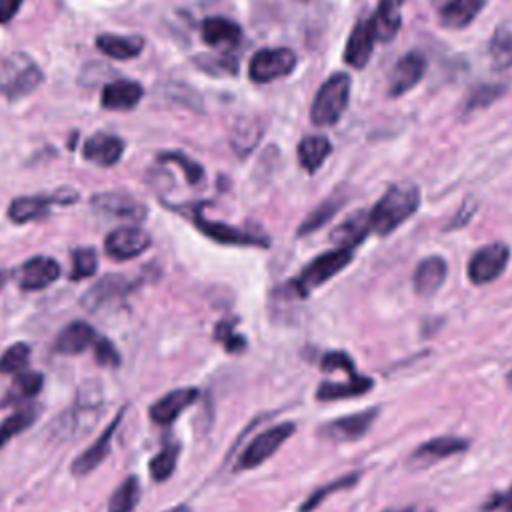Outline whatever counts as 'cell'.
<instances>
[{"instance_id": "obj_1", "label": "cell", "mask_w": 512, "mask_h": 512, "mask_svg": "<svg viewBox=\"0 0 512 512\" xmlns=\"http://www.w3.org/2000/svg\"><path fill=\"white\" fill-rule=\"evenodd\" d=\"M420 206V190L410 182L392 184L382 198L368 212L370 230L376 234H390L402 222H406Z\"/></svg>"}, {"instance_id": "obj_2", "label": "cell", "mask_w": 512, "mask_h": 512, "mask_svg": "<svg viewBox=\"0 0 512 512\" xmlns=\"http://www.w3.org/2000/svg\"><path fill=\"white\" fill-rule=\"evenodd\" d=\"M40 66L26 52L0 56V94L18 100L32 94L42 82Z\"/></svg>"}, {"instance_id": "obj_3", "label": "cell", "mask_w": 512, "mask_h": 512, "mask_svg": "<svg viewBox=\"0 0 512 512\" xmlns=\"http://www.w3.org/2000/svg\"><path fill=\"white\" fill-rule=\"evenodd\" d=\"M350 98V76L346 72L332 74L316 92L310 118L316 126H332L340 120Z\"/></svg>"}, {"instance_id": "obj_4", "label": "cell", "mask_w": 512, "mask_h": 512, "mask_svg": "<svg viewBox=\"0 0 512 512\" xmlns=\"http://www.w3.org/2000/svg\"><path fill=\"white\" fill-rule=\"evenodd\" d=\"M354 252L352 248H334L330 252H324L320 256H316L312 262H308L302 272L290 282V288L296 296L304 298L308 296L314 288L322 286L324 282H328L332 276H336L340 270H344L350 260H352Z\"/></svg>"}, {"instance_id": "obj_5", "label": "cell", "mask_w": 512, "mask_h": 512, "mask_svg": "<svg viewBox=\"0 0 512 512\" xmlns=\"http://www.w3.org/2000/svg\"><path fill=\"white\" fill-rule=\"evenodd\" d=\"M76 200H78V192L70 188H60L50 194L18 196L8 206V218L16 224H26L46 216L52 206H66V204H74Z\"/></svg>"}, {"instance_id": "obj_6", "label": "cell", "mask_w": 512, "mask_h": 512, "mask_svg": "<svg viewBox=\"0 0 512 512\" xmlns=\"http://www.w3.org/2000/svg\"><path fill=\"white\" fill-rule=\"evenodd\" d=\"M296 66V54L290 48H262L248 66V76L256 84H266L276 78L288 76Z\"/></svg>"}, {"instance_id": "obj_7", "label": "cell", "mask_w": 512, "mask_h": 512, "mask_svg": "<svg viewBox=\"0 0 512 512\" xmlns=\"http://www.w3.org/2000/svg\"><path fill=\"white\" fill-rule=\"evenodd\" d=\"M294 434V424L292 422H280L264 432H260L258 436H254L248 446L242 450L238 466L240 468H256L262 462H266L272 454H276V450Z\"/></svg>"}, {"instance_id": "obj_8", "label": "cell", "mask_w": 512, "mask_h": 512, "mask_svg": "<svg viewBox=\"0 0 512 512\" xmlns=\"http://www.w3.org/2000/svg\"><path fill=\"white\" fill-rule=\"evenodd\" d=\"M508 258H510V250L502 242H494L478 248L468 262L470 282L476 286L494 282L506 270Z\"/></svg>"}, {"instance_id": "obj_9", "label": "cell", "mask_w": 512, "mask_h": 512, "mask_svg": "<svg viewBox=\"0 0 512 512\" xmlns=\"http://www.w3.org/2000/svg\"><path fill=\"white\" fill-rule=\"evenodd\" d=\"M152 238L138 226H120L104 240V250L114 260H130L148 250Z\"/></svg>"}, {"instance_id": "obj_10", "label": "cell", "mask_w": 512, "mask_h": 512, "mask_svg": "<svg viewBox=\"0 0 512 512\" xmlns=\"http://www.w3.org/2000/svg\"><path fill=\"white\" fill-rule=\"evenodd\" d=\"M92 206L112 218H122L130 222H142L146 218V204L134 198L128 192L122 190H110V192H100L92 196Z\"/></svg>"}, {"instance_id": "obj_11", "label": "cell", "mask_w": 512, "mask_h": 512, "mask_svg": "<svg viewBox=\"0 0 512 512\" xmlns=\"http://www.w3.org/2000/svg\"><path fill=\"white\" fill-rule=\"evenodd\" d=\"M376 414H378V410L370 408V410H360V412H354V414L340 416V418L324 424L320 428V434L324 438L332 440V442H352V440H358V438H362L370 430V426L376 420Z\"/></svg>"}, {"instance_id": "obj_12", "label": "cell", "mask_w": 512, "mask_h": 512, "mask_svg": "<svg viewBox=\"0 0 512 512\" xmlns=\"http://www.w3.org/2000/svg\"><path fill=\"white\" fill-rule=\"evenodd\" d=\"M122 414H124V410H120V412L112 418V422L104 428V432H102L84 452H80V454L72 460L70 472H72L74 476H86V474H90L92 470H96V468L104 462V458L110 454L112 438H114V432H116L118 424L122 422Z\"/></svg>"}, {"instance_id": "obj_13", "label": "cell", "mask_w": 512, "mask_h": 512, "mask_svg": "<svg viewBox=\"0 0 512 512\" xmlns=\"http://www.w3.org/2000/svg\"><path fill=\"white\" fill-rule=\"evenodd\" d=\"M426 72V58L420 52H406L390 70L388 94L400 96L414 88Z\"/></svg>"}, {"instance_id": "obj_14", "label": "cell", "mask_w": 512, "mask_h": 512, "mask_svg": "<svg viewBox=\"0 0 512 512\" xmlns=\"http://www.w3.org/2000/svg\"><path fill=\"white\" fill-rule=\"evenodd\" d=\"M194 224L200 228V232L220 244H240V246H248V244H254V246H266L268 240L264 236H258V234H252V232H246V230H240L236 226H230L226 222H214V220H208L204 218V214L200 210L194 212Z\"/></svg>"}, {"instance_id": "obj_15", "label": "cell", "mask_w": 512, "mask_h": 512, "mask_svg": "<svg viewBox=\"0 0 512 512\" xmlns=\"http://www.w3.org/2000/svg\"><path fill=\"white\" fill-rule=\"evenodd\" d=\"M198 398V390L196 388H176L170 390L168 394H164L162 398H158L152 406H150V418L154 424L160 426H168L172 424L180 412H184L186 408H190Z\"/></svg>"}, {"instance_id": "obj_16", "label": "cell", "mask_w": 512, "mask_h": 512, "mask_svg": "<svg viewBox=\"0 0 512 512\" xmlns=\"http://www.w3.org/2000/svg\"><path fill=\"white\" fill-rule=\"evenodd\" d=\"M374 42H376V32H374L372 18L360 20L350 32L344 48L346 64H350L352 68H364L374 50Z\"/></svg>"}, {"instance_id": "obj_17", "label": "cell", "mask_w": 512, "mask_h": 512, "mask_svg": "<svg viewBox=\"0 0 512 512\" xmlns=\"http://www.w3.org/2000/svg\"><path fill=\"white\" fill-rule=\"evenodd\" d=\"M58 276H60V266L54 258L34 256L20 266L18 284L22 290L32 292V290H42L50 286Z\"/></svg>"}, {"instance_id": "obj_18", "label": "cell", "mask_w": 512, "mask_h": 512, "mask_svg": "<svg viewBox=\"0 0 512 512\" xmlns=\"http://www.w3.org/2000/svg\"><path fill=\"white\" fill-rule=\"evenodd\" d=\"M132 288V284L128 282L126 276L120 274H110L104 276L102 280H98L94 286H90L84 296H82V306L90 312L106 306L108 302L124 296L128 290Z\"/></svg>"}, {"instance_id": "obj_19", "label": "cell", "mask_w": 512, "mask_h": 512, "mask_svg": "<svg viewBox=\"0 0 512 512\" xmlns=\"http://www.w3.org/2000/svg\"><path fill=\"white\" fill-rule=\"evenodd\" d=\"M446 274H448V266H446V260L440 258V256H428L424 260L418 262L416 270H414V290L418 296H434L444 280H446Z\"/></svg>"}, {"instance_id": "obj_20", "label": "cell", "mask_w": 512, "mask_h": 512, "mask_svg": "<svg viewBox=\"0 0 512 512\" xmlns=\"http://www.w3.org/2000/svg\"><path fill=\"white\" fill-rule=\"evenodd\" d=\"M144 96V90L134 80H114L102 88L100 104L106 110H132Z\"/></svg>"}, {"instance_id": "obj_21", "label": "cell", "mask_w": 512, "mask_h": 512, "mask_svg": "<svg viewBox=\"0 0 512 512\" xmlns=\"http://www.w3.org/2000/svg\"><path fill=\"white\" fill-rule=\"evenodd\" d=\"M124 142L106 132H98L90 136L84 144V158L98 164V166H114L122 158Z\"/></svg>"}, {"instance_id": "obj_22", "label": "cell", "mask_w": 512, "mask_h": 512, "mask_svg": "<svg viewBox=\"0 0 512 512\" xmlns=\"http://www.w3.org/2000/svg\"><path fill=\"white\" fill-rule=\"evenodd\" d=\"M98 334L96 330L88 324V322H82V320H76L72 324H68L58 336H56V342H54V350L58 354H80L84 352L86 348H92L94 342H96Z\"/></svg>"}, {"instance_id": "obj_23", "label": "cell", "mask_w": 512, "mask_h": 512, "mask_svg": "<svg viewBox=\"0 0 512 512\" xmlns=\"http://www.w3.org/2000/svg\"><path fill=\"white\" fill-rule=\"evenodd\" d=\"M200 34L210 46H232L242 38V28L224 16H208L200 24Z\"/></svg>"}, {"instance_id": "obj_24", "label": "cell", "mask_w": 512, "mask_h": 512, "mask_svg": "<svg viewBox=\"0 0 512 512\" xmlns=\"http://www.w3.org/2000/svg\"><path fill=\"white\" fill-rule=\"evenodd\" d=\"M468 448V442L464 438H456V436H438L432 438L428 442H424L422 446H418V450L414 452V460L422 462V464H432L438 462L442 458L460 454Z\"/></svg>"}, {"instance_id": "obj_25", "label": "cell", "mask_w": 512, "mask_h": 512, "mask_svg": "<svg viewBox=\"0 0 512 512\" xmlns=\"http://www.w3.org/2000/svg\"><path fill=\"white\" fill-rule=\"evenodd\" d=\"M96 48L114 60H130L136 58L142 48L144 40L140 36H120V34H100L96 36Z\"/></svg>"}, {"instance_id": "obj_26", "label": "cell", "mask_w": 512, "mask_h": 512, "mask_svg": "<svg viewBox=\"0 0 512 512\" xmlns=\"http://www.w3.org/2000/svg\"><path fill=\"white\" fill-rule=\"evenodd\" d=\"M402 4L404 0H378V8L374 16H370L374 22L376 40L390 42L396 36L402 22V14H400Z\"/></svg>"}, {"instance_id": "obj_27", "label": "cell", "mask_w": 512, "mask_h": 512, "mask_svg": "<svg viewBox=\"0 0 512 512\" xmlns=\"http://www.w3.org/2000/svg\"><path fill=\"white\" fill-rule=\"evenodd\" d=\"M484 8V0H448L440 8V22L446 28H464L468 26Z\"/></svg>"}, {"instance_id": "obj_28", "label": "cell", "mask_w": 512, "mask_h": 512, "mask_svg": "<svg viewBox=\"0 0 512 512\" xmlns=\"http://www.w3.org/2000/svg\"><path fill=\"white\" fill-rule=\"evenodd\" d=\"M372 388L370 378L362 376H350L346 382H322L316 390L318 400H342L352 396H362Z\"/></svg>"}, {"instance_id": "obj_29", "label": "cell", "mask_w": 512, "mask_h": 512, "mask_svg": "<svg viewBox=\"0 0 512 512\" xmlns=\"http://www.w3.org/2000/svg\"><path fill=\"white\" fill-rule=\"evenodd\" d=\"M490 62L496 70L512 68V22L500 24L488 42Z\"/></svg>"}, {"instance_id": "obj_30", "label": "cell", "mask_w": 512, "mask_h": 512, "mask_svg": "<svg viewBox=\"0 0 512 512\" xmlns=\"http://www.w3.org/2000/svg\"><path fill=\"white\" fill-rule=\"evenodd\" d=\"M332 144L324 136H306L298 144V160L304 170L316 172L328 158Z\"/></svg>"}, {"instance_id": "obj_31", "label": "cell", "mask_w": 512, "mask_h": 512, "mask_svg": "<svg viewBox=\"0 0 512 512\" xmlns=\"http://www.w3.org/2000/svg\"><path fill=\"white\" fill-rule=\"evenodd\" d=\"M42 382H44V376H42L40 372L24 370V372L16 374V378L12 380L10 390H8L6 396L2 398V406H6V404H16V402H24V400L34 398V396L42 390Z\"/></svg>"}, {"instance_id": "obj_32", "label": "cell", "mask_w": 512, "mask_h": 512, "mask_svg": "<svg viewBox=\"0 0 512 512\" xmlns=\"http://www.w3.org/2000/svg\"><path fill=\"white\" fill-rule=\"evenodd\" d=\"M368 230H370L368 212H358L334 230L332 240L338 244V248H352L354 250V246L364 240Z\"/></svg>"}, {"instance_id": "obj_33", "label": "cell", "mask_w": 512, "mask_h": 512, "mask_svg": "<svg viewBox=\"0 0 512 512\" xmlns=\"http://www.w3.org/2000/svg\"><path fill=\"white\" fill-rule=\"evenodd\" d=\"M38 406L34 404H24L22 408H18L14 414H10L8 418H4L0 422V448L4 444H8L12 438H16L20 432H24L26 428H30L34 424V420L38 418Z\"/></svg>"}, {"instance_id": "obj_34", "label": "cell", "mask_w": 512, "mask_h": 512, "mask_svg": "<svg viewBox=\"0 0 512 512\" xmlns=\"http://www.w3.org/2000/svg\"><path fill=\"white\" fill-rule=\"evenodd\" d=\"M262 134V126L256 118H240L238 124L232 130L230 136V146L240 154L246 156L260 140Z\"/></svg>"}, {"instance_id": "obj_35", "label": "cell", "mask_w": 512, "mask_h": 512, "mask_svg": "<svg viewBox=\"0 0 512 512\" xmlns=\"http://www.w3.org/2000/svg\"><path fill=\"white\" fill-rule=\"evenodd\" d=\"M140 500V482L136 476H128L110 496L108 512H132Z\"/></svg>"}, {"instance_id": "obj_36", "label": "cell", "mask_w": 512, "mask_h": 512, "mask_svg": "<svg viewBox=\"0 0 512 512\" xmlns=\"http://www.w3.org/2000/svg\"><path fill=\"white\" fill-rule=\"evenodd\" d=\"M178 454H180V444L178 442H166L162 446V450L150 460V476L156 482H164L174 474L176 462H178Z\"/></svg>"}, {"instance_id": "obj_37", "label": "cell", "mask_w": 512, "mask_h": 512, "mask_svg": "<svg viewBox=\"0 0 512 512\" xmlns=\"http://www.w3.org/2000/svg\"><path fill=\"white\" fill-rule=\"evenodd\" d=\"M358 472H352V474H346V476H340L320 488H316L300 506V512H312L314 508H318L330 494L334 492H340V490H346V488H352L356 482H358Z\"/></svg>"}, {"instance_id": "obj_38", "label": "cell", "mask_w": 512, "mask_h": 512, "mask_svg": "<svg viewBox=\"0 0 512 512\" xmlns=\"http://www.w3.org/2000/svg\"><path fill=\"white\" fill-rule=\"evenodd\" d=\"M342 204H344V200H342L340 196L326 198L316 210H312V212L306 216V220H304V222L300 224V228H298V234L304 236V234H310V232L318 230L320 226H324V224L340 210Z\"/></svg>"}, {"instance_id": "obj_39", "label": "cell", "mask_w": 512, "mask_h": 512, "mask_svg": "<svg viewBox=\"0 0 512 512\" xmlns=\"http://www.w3.org/2000/svg\"><path fill=\"white\" fill-rule=\"evenodd\" d=\"M28 362H30V346L24 342H16L2 352L0 372L2 374H20L28 368Z\"/></svg>"}, {"instance_id": "obj_40", "label": "cell", "mask_w": 512, "mask_h": 512, "mask_svg": "<svg viewBox=\"0 0 512 512\" xmlns=\"http://www.w3.org/2000/svg\"><path fill=\"white\" fill-rule=\"evenodd\" d=\"M96 268H98V256L94 248L80 246L72 252V270H70L72 280L90 278L96 272Z\"/></svg>"}, {"instance_id": "obj_41", "label": "cell", "mask_w": 512, "mask_h": 512, "mask_svg": "<svg viewBox=\"0 0 512 512\" xmlns=\"http://www.w3.org/2000/svg\"><path fill=\"white\" fill-rule=\"evenodd\" d=\"M504 92H506V86H504V84H480V86H476V88L470 92V96H468V100H466V104H464V110L470 112V110H474V108L488 106L490 102L498 100Z\"/></svg>"}, {"instance_id": "obj_42", "label": "cell", "mask_w": 512, "mask_h": 512, "mask_svg": "<svg viewBox=\"0 0 512 512\" xmlns=\"http://www.w3.org/2000/svg\"><path fill=\"white\" fill-rule=\"evenodd\" d=\"M158 160H162V162H178L182 166L184 174H186L188 184H196L204 176L202 166L198 162H194L190 156H186L184 152H162L158 156Z\"/></svg>"}, {"instance_id": "obj_43", "label": "cell", "mask_w": 512, "mask_h": 512, "mask_svg": "<svg viewBox=\"0 0 512 512\" xmlns=\"http://www.w3.org/2000/svg\"><path fill=\"white\" fill-rule=\"evenodd\" d=\"M196 64L202 66L208 74H220V72H226V74H236V60L228 54H222V56H208V54H202L200 58H196Z\"/></svg>"}, {"instance_id": "obj_44", "label": "cell", "mask_w": 512, "mask_h": 512, "mask_svg": "<svg viewBox=\"0 0 512 512\" xmlns=\"http://www.w3.org/2000/svg\"><path fill=\"white\" fill-rule=\"evenodd\" d=\"M214 338L220 340L228 352H240L246 348V340L234 332L232 322H220L214 330Z\"/></svg>"}, {"instance_id": "obj_45", "label": "cell", "mask_w": 512, "mask_h": 512, "mask_svg": "<svg viewBox=\"0 0 512 512\" xmlns=\"http://www.w3.org/2000/svg\"><path fill=\"white\" fill-rule=\"evenodd\" d=\"M92 350H94V358L98 364H102V366H118L120 364V354L116 352L114 344L108 338L98 336Z\"/></svg>"}, {"instance_id": "obj_46", "label": "cell", "mask_w": 512, "mask_h": 512, "mask_svg": "<svg viewBox=\"0 0 512 512\" xmlns=\"http://www.w3.org/2000/svg\"><path fill=\"white\" fill-rule=\"evenodd\" d=\"M322 368L324 370H346L350 376H356L354 362L344 352H328L322 358Z\"/></svg>"}, {"instance_id": "obj_47", "label": "cell", "mask_w": 512, "mask_h": 512, "mask_svg": "<svg viewBox=\"0 0 512 512\" xmlns=\"http://www.w3.org/2000/svg\"><path fill=\"white\" fill-rule=\"evenodd\" d=\"M24 0H0V24L10 22Z\"/></svg>"}, {"instance_id": "obj_48", "label": "cell", "mask_w": 512, "mask_h": 512, "mask_svg": "<svg viewBox=\"0 0 512 512\" xmlns=\"http://www.w3.org/2000/svg\"><path fill=\"white\" fill-rule=\"evenodd\" d=\"M164 512H192V508L186 506V504H178V506H172V508H168Z\"/></svg>"}, {"instance_id": "obj_49", "label": "cell", "mask_w": 512, "mask_h": 512, "mask_svg": "<svg viewBox=\"0 0 512 512\" xmlns=\"http://www.w3.org/2000/svg\"><path fill=\"white\" fill-rule=\"evenodd\" d=\"M8 276H10V274H8V272H6V270H0V290H2V286H4V284H6V280H8Z\"/></svg>"}]
</instances>
